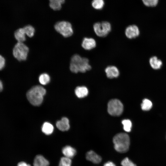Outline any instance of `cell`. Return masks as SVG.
<instances>
[{
  "mask_svg": "<svg viewBox=\"0 0 166 166\" xmlns=\"http://www.w3.org/2000/svg\"><path fill=\"white\" fill-rule=\"evenodd\" d=\"M123 110V106L121 102L117 99L111 100L108 104V111L109 114L113 116L121 115Z\"/></svg>",
  "mask_w": 166,
  "mask_h": 166,
  "instance_id": "cell-7",
  "label": "cell"
},
{
  "mask_svg": "<svg viewBox=\"0 0 166 166\" xmlns=\"http://www.w3.org/2000/svg\"><path fill=\"white\" fill-rule=\"evenodd\" d=\"M93 29L96 34L101 37L107 36L111 30V26L109 22L103 21L97 22L93 25Z\"/></svg>",
  "mask_w": 166,
  "mask_h": 166,
  "instance_id": "cell-6",
  "label": "cell"
},
{
  "mask_svg": "<svg viewBox=\"0 0 166 166\" xmlns=\"http://www.w3.org/2000/svg\"><path fill=\"white\" fill-rule=\"evenodd\" d=\"M62 152L65 156L71 159L76 154V149L70 146H66L62 149Z\"/></svg>",
  "mask_w": 166,
  "mask_h": 166,
  "instance_id": "cell-15",
  "label": "cell"
},
{
  "mask_svg": "<svg viewBox=\"0 0 166 166\" xmlns=\"http://www.w3.org/2000/svg\"><path fill=\"white\" fill-rule=\"evenodd\" d=\"M103 166H116L115 164L111 161H108L105 163Z\"/></svg>",
  "mask_w": 166,
  "mask_h": 166,
  "instance_id": "cell-30",
  "label": "cell"
},
{
  "mask_svg": "<svg viewBox=\"0 0 166 166\" xmlns=\"http://www.w3.org/2000/svg\"><path fill=\"white\" fill-rule=\"evenodd\" d=\"M34 166H49V161L41 155H38L34 158Z\"/></svg>",
  "mask_w": 166,
  "mask_h": 166,
  "instance_id": "cell-13",
  "label": "cell"
},
{
  "mask_svg": "<svg viewBox=\"0 0 166 166\" xmlns=\"http://www.w3.org/2000/svg\"><path fill=\"white\" fill-rule=\"evenodd\" d=\"M17 166H31L30 164H27L26 162L23 161L19 163Z\"/></svg>",
  "mask_w": 166,
  "mask_h": 166,
  "instance_id": "cell-29",
  "label": "cell"
},
{
  "mask_svg": "<svg viewBox=\"0 0 166 166\" xmlns=\"http://www.w3.org/2000/svg\"><path fill=\"white\" fill-rule=\"evenodd\" d=\"M149 64L153 69L157 70L161 67L163 63L162 61L156 56H153L149 60Z\"/></svg>",
  "mask_w": 166,
  "mask_h": 166,
  "instance_id": "cell-14",
  "label": "cell"
},
{
  "mask_svg": "<svg viewBox=\"0 0 166 166\" xmlns=\"http://www.w3.org/2000/svg\"><path fill=\"white\" fill-rule=\"evenodd\" d=\"M25 32L28 37L31 38L34 35L35 30L34 27L31 25H28L23 28Z\"/></svg>",
  "mask_w": 166,
  "mask_h": 166,
  "instance_id": "cell-20",
  "label": "cell"
},
{
  "mask_svg": "<svg viewBox=\"0 0 166 166\" xmlns=\"http://www.w3.org/2000/svg\"><path fill=\"white\" fill-rule=\"evenodd\" d=\"M56 125L59 130L62 131H67L70 128L69 120L66 117H63L61 120L57 121Z\"/></svg>",
  "mask_w": 166,
  "mask_h": 166,
  "instance_id": "cell-12",
  "label": "cell"
},
{
  "mask_svg": "<svg viewBox=\"0 0 166 166\" xmlns=\"http://www.w3.org/2000/svg\"><path fill=\"white\" fill-rule=\"evenodd\" d=\"M104 0H93L92 2V7L97 10L102 9L104 7Z\"/></svg>",
  "mask_w": 166,
  "mask_h": 166,
  "instance_id": "cell-21",
  "label": "cell"
},
{
  "mask_svg": "<svg viewBox=\"0 0 166 166\" xmlns=\"http://www.w3.org/2000/svg\"><path fill=\"white\" fill-rule=\"evenodd\" d=\"M26 33L23 28H20L16 30L14 33L16 39L19 42L23 43L26 40Z\"/></svg>",
  "mask_w": 166,
  "mask_h": 166,
  "instance_id": "cell-16",
  "label": "cell"
},
{
  "mask_svg": "<svg viewBox=\"0 0 166 166\" xmlns=\"http://www.w3.org/2000/svg\"><path fill=\"white\" fill-rule=\"evenodd\" d=\"M5 63L6 60L5 58L0 55V70H2L4 67Z\"/></svg>",
  "mask_w": 166,
  "mask_h": 166,
  "instance_id": "cell-28",
  "label": "cell"
},
{
  "mask_svg": "<svg viewBox=\"0 0 166 166\" xmlns=\"http://www.w3.org/2000/svg\"><path fill=\"white\" fill-rule=\"evenodd\" d=\"M71 159L64 156L61 159L59 166H71Z\"/></svg>",
  "mask_w": 166,
  "mask_h": 166,
  "instance_id": "cell-24",
  "label": "cell"
},
{
  "mask_svg": "<svg viewBox=\"0 0 166 166\" xmlns=\"http://www.w3.org/2000/svg\"><path fill=\"white\" fill-rule=\"evenodd\" d=\"M54 27L56 31L64 37H70L73 34L72 26L67 21L58 22L55 24Z\"/></svg>",
  "mask_w": 166,
  "mask_h": 166,
  "instance_id": "cell-5",
  "label": "cell"
},
{
  "mask_svg": "<svg viewBox=\"0 0 166 166\" xmlns=\"http://www.w3.org/2000/svg\"><path fill=\"white\" fill-rule=\"evenodd\" d=\"M3 89V84L1 81L0 80V92H1L2 90Z\"/></svg>",
  "mask_w": 166,
  "mask_h": 166,
  "instance_id": "cell-32",
  "label": "cell"
},
{
  "mask_svg": "<svg viewBox=\"0 0 166 166\" xmlns=\"http://www.w3.org/2000/svg\"><path fill=\"white\" fill-rule=\"evenodd\" d=\"M39 81L41 84L45 85L49 82L50 77L48 74L45 73H43L39 76Z\"/></svg>",
  "mask_w": 166,
  "mask_h": 166,
  "instance_id": "cell-19",
  "label": "cell"
},
{
  "mask_svg": "<svg viewBox=\"0 0 166 166\" xmlns=\"http://www.w3.org/2000/svg\"><path fill=\"white\" fill-rule=\"evenodd\" d=\"M62 4L58 2H50L49 5L50 8L54 10H60L62 7Z\"/></svg>",
  "mask_w": 166,
  "mask_h": 166,
  "instance_id": "cell-25",
  "label": "cell"
},
{
  "mask_svg": "<svg viewBox=\"0 0 166 166\" xmlns=\"http://www.w3.org/2000/svg\"><path fill=\"white\" fill-rule=\"evenodd\" d=\"M122 123L123 125V129L125 131L130 132L131 131L132 124L130 120H124L122 121Z\"/></svg>",
  "mask_w": 166,
  "mask_h": 166,
  "instance_id": "cell-23",
  "label": "cell"
},
{
  "mask_svg": "<svg viewBox=\"0 0 166 166\" xmlns=\"http://www.w3.org/2000/svg\"><path fill=\"white\" fill-rule=\"evenodd\" d=\"M45 93L46 90L43 87L37 85L34 86L27 92L26 97L32 105L38 106L42 103L43 96Z\"/></svg>",
  "mask_w": 166,
  "mask_h": 166,
  "instance_id": "cell-2",
  "label": "cell"
},
{
  "mask_svg": "<svg viewBox=\"0 0 166 166\" xmlns=\"http://www.w3.org/2000/svg\"><path fill=\"white\" fill-rule=\"evenodd\" d=\"M113 142L115 149L119 152L125 153L129 149L130 138L126 133H120L116 135L113 138Z\"/></svg>",
  "mask_w": 166,
  "mask_h": 166,
  "instance_id": "cell-3",
  "label": "cell"
},
{
  "mask_svg": "<svg viewBox=\"0 0 166 166\" xmlns=\"http://www.w3.org/2000/svg\"><path fill=\"white\" fill-rule=\"evenodd\" d=\"M96 46L95 40L93 38L85 37L82 41L81 46L86 50H90L95 48Z\"/></svg>",
  "mask_w": 166,
  "mask_h": 166,
  "instance_id": "cell-9",
  "label": "cell"
},
{
  "mask_svg": "<svg viewBox=\"0 0 166 166\" xmlns=\"http://www.w3.org/2000/svg\"><path fill=\"white\" fill-rule=\"evenodd\" d=\"M29 51V48L25 44L18 42L13 48V54L14 57L18 61H24L26 59Z\"/></svg>",
  "mask_w": 166,
  "mask_h": 166,
  "instance_id": "cell-4",
  "label": "cell"
},
{
  "mask_svg": "<svg viewBox=\"0 0 166 166\" xmlns=\"http://www.w3.org/2000/svg\"><path fill=\"white\" fill-rule=\"evenodd\" d=\"M140 33V30L138 27L135 25L128 26L125 31L126 37L130 39L136 38L139 36Z\"/></svg>",
  "mask_w": 166,
  "mask_h": 166,
  "instance_id": "cell-8",
  "label": "cell"
},
{
  "mask_svg": "<svg viewBox=\"0 0 166 166\" xmlns=\"http://www.w3.org/2000/svg\"><path fill=\"white\" fill-rule=\"evenodd\" d=\"M86 158L87 160L95 164H99L102 160L101 157L92 150L87 152Z\"/></svg>",
  "mask_w": 166,
  "mask_h": 166,
  "instance_id": "cell-11",
  "label": "cell"
},
{
  "mask_svg": "<svg viewBox=\"0 0 166 166\" xmlns=\"http://www.w3.org/2000/svg\"><path fill=\"white\" fill-rule=\"evenodd\" d=\"M122 166H136V165L128 157L124 158L121 162Z\"/></svg>",
  "mask_w": 166,
  "mask_h": 166,
  "instance_id": "cell-27",
  "label": "cell"
},
{
  "mask_svg": "<svg viewBox=\"0 0 166 166\" xmlns=\"http://www.w3.org/2000/svg\"><path fill=\"white\" fill-rule=\"evenodd\" d=\"M143 3L146 6L153 7L158 4V0H142Z\"/></svg>",
  "mask_w": 166,
  "mask_h": 166,
  "instance_id": "cell-26",
  "label": "cell"
},
{
  "mask_svg": "<svg viewBox=\"0 0 166 166\" xmlns=\"http://www.w3.org/2000/svg\"><path fill=\"white\" fill-rule=\"evenodd\" d=\"M75 92L77 96L79 98H83L86 96L88 93L87 88L83 86L77 87Z\"/></svg>",
  "mask_w": 166,
  "mask_h": 166,
  "instance_id": "cell-17",
  "label": "cell"
},
{
  "mask_svg": "<svg viewBox=\"0 0 166 166\" xmlns=\"http://www.w3.org/2000/svg\"><path fill=\"white\" fill-rule=\"evenodd\" d=\"M105 71L107 77L110 79L117 77L120 74L118 69L113 65L108 66L105 69Z\"/></svg>",
  "mask_w": 166,
  "mask_h": 166,
  "instance_id": "cell-10",
  "label": "cell"
},
{
  "mask_svg": "<svg viewBox=\"0 0 166 166\" xmlns=\"http://www.w3.org/2000/svg\"><path fill=\"white\" fill-rule=\"evenodd\" d=\"M49 2H60L62 4L65 2V0H49Z\"/></svg>",
  "mask_w": 166,
  "mask_h": 166,
  "instance_id": "cell-31",
  "label": "cell"
},
{
  "mask_svg": "<svg viewBox=\"0 0 166 166\" xmlns=\"http://www.w3.org/2000/svg\"><path fill=\"white\" fill-rule=\"evenodd\" d=\"M53 127L50 123L45 122L44 123L42 127V131L45 134L49 135L53 132Z\"/></svg>",
  "mask_w": 166,
  "mask_h": 166,
  "instance_id": "cell-18",
  "label": "cell"
},
{
  "mask_svg": "<svg viewBox=\"0 0 166 166\" xmlns=\"http://www.w3.org/2000/svg\"><path fill=\"white\" fill-rule=\"evenodd\" d=\"M89 62V60L87 58L82 57L77 54H74L71 58L69 67L70 70L75 73L79 72L85 73L90 70L92 68Z\"/></svg>",
  "mask_w": 166,
  "mask_h": 166,
  "instance_id": "cell-1",
  "label": "cell"
},
{
  "mask_svg": "<svg viewBox=\"0 0 166 166\" xmlns=\"http://www.w3.org/2000/svg\"><path fill=\"white\" fill-rule=\"evenodd\" d=\"M152 106L151 101L148 99H145L143 100L141 104L142 109L145 111L150 110Z\"/></svg>",
  "mask_w": 166,
  "mask_h": 166,
  "instance_id": "cell-22",
  "label": "cell"
}]
</instances>
